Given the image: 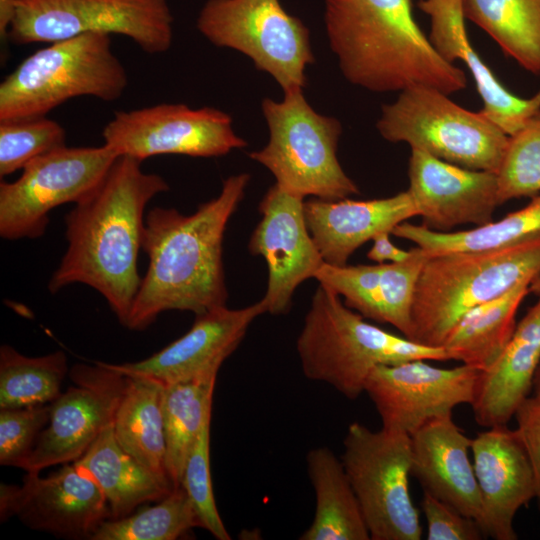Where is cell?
I'll return each instance as SVG.
<instances>
[{"label": "cell", "instance_id": "cell-1", "mask_svg": "<svg viewBox=\"0 0 540 540\" xmlns=\"http://www.w3.org/2000/svg\"><path fill=\"white\" fill-rule=\"evenodd\" d=\"M141 161L119 156L101 182L67 214V250L48 288L56 293L81 283L97 290L125 327L138 292V254L149 201L168 191Z\"/></svg>", "mask_w": 540, "mask_h": 540}, {"label": "cell", "instance_id": "cell-2", "mask_svg": "<svg viewBox=\"0 0 540 540\" xmlns=\"http://www.w3.org/2000/svg\"><path fill=\"white\" fill-rule=\"evenodd\" d=\"M250 175L228 177L219 195L184 215L155 207L145 216L142 249L148 267L125 327L144 330L166 311L203 314L226 306L223 238Z\"/></svg>", "mask_w": 540, "mask_h": 540}, {"label": "cell", "instance_id": "cell-3", "mask_svg": "<svg viewBox=\"0 0 540 540\" xmlns=\"http://www.w3.org/2000/svg\"><path fill=\"white\" fill-rule=\"evenodd\" d=\"M324 22L343 76L386 93L413 86L447 95L467 86L465 72L444 60L417 24L413 0H325Z\"/></svg>", "mask_w": 540, "mask_h": 540}, {"label": "cell", "instance_id": "cell-4", "mask_svg": "<svg viewBox=\"0 0 540 540\" xmlns=\"http://www.w3.org/2000/svg\"><path fill=\"white\" fill-rule=\"evenodd\" d=\"M296 348L306 378L326 383L350 400L364 392L369 374L379 365L415 359L448 361L443 347L422 345L366 322L321 284Z\"/></svg>", "mask_w": 540, "mask_h": 540}, {"label": "cell", "instance_id": "cell-5", "mask_svg": "<svg viewBox=\"0 0 540 540\" xmlns=\"http://www.w3.org/2000/svg\"><path fill=\"white\" fill-rule=\"evenodd\" d=\"M539 272L540 236L498 250L429 257L416 285L408 339L442 347L465 313L519 284H530Z\"/></svg>", "mask_w": 540, "mask_h": 540}, {"label": "cell", "instance_id": "cell-6", "mask_svg": "<svg viewBox=\"0 0 540 540\" xmlns=\"http://www.w3.org/2000/svg\"><path fill=\"white\" fill-rule=\"evenodd\" d=\"M128 84L111 37L86 33L56 41L25 58L0 84V121L46 116L79 96L111 102Z\"/></svg>", "mask_w": 540, "mask_h": 540}, {"label": "cell", "instance_id": "cell-7", "mask_svg": "<svg viewBox=\"0 0 540 540\" xmlns=\"http://www.w3.org/2000/svg\"><path fill=\"white\" fill-rule=\"evenodd\" d=\"M269 140L249 157L265 166L284 190L303 198L340 200L359 194L337 158L341 123L317 113L303 90L284 92L280 101L261 104Z\"/></svg>", "mask_w": 540, "mask_h": 540}, {"label": "cell", "instance_id": "cell-8", "mask_svg": "<svg viewBox=\"0 0 540 540\" xmlns=\"http://www.w3.org/2000/svg\"><path fill=\"white\" fill-rule=\"evenodd\" d=\"M376 127L389 142H405L443 161L494 173L509 140L481 110H467L427 86L399 92L393 103L382 106Z\"/></svg>", "mask_w": 540, "mask_h": 540}, {"label": "cell", "instance_id": "cell-9", "mask_svg": "<svg viewBox=\"0 0 540 540\" xmlns=\"http://www.w3.org/2000/svg\"><path fill=\"white\" fill-rule=\"evenodd\" d=\"M341 457L372 540H420L422 527L409 487L410 435L348 426Z\"/></svg>", "mask_w": 540, "mask_h": 540}, {"label": "cell", "instance_id": "cell-10", "mask_svg": "<svg viewBox=\"0 0 540 540\" xmlns=\"http://www.w3.org/2000/svg\"><path fill=\"white\" fill-rule=\"evenodd\" d=\"M196 26L213 45L250 58L283 92L305 87V69L314 62L310 32L279 0H208Z\"/></svg>", "mask_w": 540, "mask_h": 540}, {"label": "cell", "instance_id": "cell-11", "mask_svg": "<svg viewBox=\"0 0 540 540\" xmlns=\"http://www.w3.org/2000/svg\"><path fill=\"white\" fill-rule=\"evenodd\" d=\"M86 33L120 34L146 53H164L172 44L173 15L166 0H15L7 38L26 45Z\"/></svg>", "mask_w": 540, "mask_h": 540}, {"label": "cell", "instance_id": "cell-12", "mask_svg": "<svg viewBox=\"0 0 540 540\" xmlns=\"http://www.w3.org/2000/svg\"><path fill=\"white\" fill-rule=\"evenodd\" d=\"M119 155L101 147L62 146L30 161L14 182L0 183V235L6 240L44 235L52 209L77 203L105 177Z\"/></svg>", "mask_w": 540, "mask_h": 540}, {"label": "cell", "instance_id": "cell-13", "mask_svg": "<svg viewBox=\"0 0 540 540\" xmlns=\"http://www.w3.org/2000/svg\"><path fill=\"white\" fill-rule=\"evenodd\" d=\"M104 145L139 161L163 154L220 157L247 146L229 114L185 104H158L118 111L102 131Z\"/></svg>", "mask_w": 540, "mask_h": 540}, {"label": "cell", "instance_id": "cell-14", "mask_svg": "<svg viewBox=\"0 0 540 540\" xmlns=\"http://www.w3.org/2000/svg\"><path fill=\"white\" fill-rule=\"evenodd\" d=\"M73 383L50 404V419L40 433L23 470L42 469L79 459L113 423L126 376L105 362L76 364Z\"/></svg>", "mask_w": 540, "mask_h": 540}, {"label": "cell", "instance_id": "cell-15", "mask_svg": "<svg viewBox=\"0 0 540 540\" xmlns=\"http://www.w3.org/2000/svg\"><path fill=\"white\" fill-rule=\"evenodd\" d=\"M479 372L465 364L435 367L423 359L379 365L369 374L364 392L383 428L411 435L433 418L452 415L456 406L471 405Z\"/></svg>", "mask_w": 540, "mask_h": 540}, {"label": "cell", "instance_id": "cell-16", "mask_svg": "<svg viewBox=\"0 0 540 540\" xmlns=\"http://www.w3.org/2000/svg\"><path fill=\"white\" fill-rule=\"evenodd\" d=\"M11 517L58 537L90 539L111 515L98 485L73 462L47 477L26 472L21 485L1 483L0 519Z\"/></svg>", "mask_w": 540, "mask_h": 540}, {"label": "cell", "instance_id": "cell-17", "mask_svg": "<svg viewBox=\"0 0 540 540\" xmlns=\"http://www.w3.org/2000/svg\"><path fill=\"white\" fill-rule=\"evenodd\" d=\"M259 211L262 218L248 247L267 265V290L262 298L267 312L285 314L296 288L315 278L325 261L309 232L303 197L275 183L263 196Z\"/></svg>", "mask_w": 540, "mask_h": 540}, {"label": "cell", "instance_id": "cell-18", "mask_svg": "<svg viewBox=\"0 0 540 540\" xmlns=\"http://www.w3.org/2000/svg\"><path fill=\"white\" fill-rule=\"evenodd\" d=\"M408 192L425 227L450 232L463 224L493 221L500 205L497 174L464 168L411 149Z\"/></svg>", "mask_w": 540, "mask_h": 540}, {"label": "cell", "instance_id": "cell-19", "mask_svg": "<svg viewBox=\"0 0 540 540\" xmlns=\"http://www.w3.org/2000/svg\"><path fill=\"white\" fill-rule=\"evenodd\" d=\"M265 312L263 299L241 309H212L196 315L184 335L150 357L110 366L126 376L150 377L164 385L218 372L239 346L250 324Z\"/></svg>", "mask_w": 540, "mask_h": 540}, {"label": "cell", "instance_id": "cell-20", "mask_svg": "<svg viewBox=\"0 0 540 540\" xmlns=\"http://www.w3.org/2000/svg\"><path fill=\"white\" fill-rule=\"evenodd\" d=\"M473 468L480 491L485 536L516 540L517 512L536 496L530 460L519 433L507 425L472 438Z\"/></svg>", "mask_w": 540, "mask_h": 540}, {"label": "cell", "instance_id": "cell-21", "mask_svg": "<svg viewBox=\"0 0 540 540\" xmlns=\"http://www.w3.org/2000/svg\"><path fill=\"white\" fill-rule=\"evenodd\" d=\"M410 437L411 476L419 481L423 492L474 519L482 529L481 496L469 458L472 439L456 425L452 415L427 421Z\"/></svg>", "mask_w": 540, "mask_h": 540}, {"label": "cell", "instance_id": "cell-22", "mask_svg": "<svg viewBox=\"0 0 540 540\" xmlns=\"http://www.w3.org/2000/svg\"><path fill=\"white\" fill-rule=\"evenodd\" d=\"M309 232L326 264L344 266L365 242L382 232L391 233L400 223L419 216L409 192L371 199L304 202Z\"/></svg>", "mask_w": 540, "mask_h": 540}, {"label": "cell", "instance_id": "cell-23", "mask_svg": "<svg viewBox=\"0 0 540 540\" xmlns=\"http://www.w3.org/2000/svg\"><path fill=\"white\" fill-rule=\"evenodd\" d=\"M418 7L430 18L428 38L436 52L449 63H464L483 101L481 111L507 135L514 134L540 111V90L530 98L516 96L475 51L467 35L462 0H419Z\"/></svg>", "mask_w": 540, "mask_h": 540}, {"label": "cell", "instance_id": "cell-24", "mask_svg": "<svg viewBox=\"0 0 540 540\" xmlns=\"http://www.w3.org/2000/svg\"><path fill=\"white\" fill-rule=\"evenodd\" d=\"M540 364V296L516 324L497 361L480 371L471 404L482 427L507 425L520 404L531 395Z\"/></svg>", "mask_w": 540, "mask_h": 540}, {"label": "cell", "instance_id": "cell-25", "mask_svg": "<svg viewBox=\"0 0 540 540\" xmlns=\"http://www.w3.org/2000/svg\"><path fill=\"white\" fill-rule=\"evenodd\" d=\"M74 463L98 485L112 519L131 514L141 504L160 501L174 489L167 477L154 473L119 445L112 424Z\"/></svg>", "mask_w": 540, "mask_h": 540}, {"label": "cell", "instance_id": "cell-26", "mask_svg": "<svg viewBox=\"0 0 540 540\" xmlns=\"http://www.w3.org/2000/svg\"><path fill=\"white\" fill-rule=\"evenodd\" d=\"M307 472L315 493V513L301 540H369L358 499L339 459L328 447L311 449Z\"/></svg>", "mask_w": 540, "mask_h": 540}, {"label": "cell", "instance_id": "cell-27", "mask_svg": "<svg viewBox=\"0 0 540 540\" xmlns=\"http://www.w3.org/2000/svg\"><path fill=\"white\" fill-rule=\"evenodd\" d=\"M528 283L465 313L449 331L442 347L448 360L460 361L480 371L502 354L516 327V313L530 293Z\"/></svg>", "mask_w": 540, "mask_h": 540}, {"label": "cell", "instance_id": "cell-28", "mask_svg": "<svg viewBox=\"0 0 540 540\" xmlns=\"http://www.w3.org/2000/svg\"><path fill=\"white\" fill-rule=\"evenodd\" d=\"M163 389L164 384L153 378L126 376L112 426L117 442L129 455L154 473L168 478Z\"/></svg>", "mask_w": 540, "mask_h": 540}, {"label": "cell", "instance_id": "cell-29", "mask_svg": "<svg viewBox=\"0 0 540 540\" xmlns=\"http://www.w3.org/2000/svg\"><path fill=\"white\" fill-rule=\"evenodd\" d=\"M391 234L413 242L429 257L451 252L503 249L540 236V195L499 221L469 230L438 232L404 221Z\"/></svg>", "mask_w": 540, "mask_h": 540}, {"label": "cell", "instance_id": "cell-30", "mask_svg": "<svg viewBox=\"0 0 540 540\" xmlns=\"http://www.w3.org/2000/svg\"><path fill=\"white\" fill-rule=\"evenodd\" d=\"M218 372L164 385L162 411L166 443V473L174 488L181 486L184 468L197 437L212 417Z\"/></svg>", "mask_w": 540, "mask_h": 540}, {"label": "cell", "instance_id": "cell-31", "mask_svg": "<svg viewBox=\"0 0 540 540\" xmlns=\"http://www.w3.org/2000/svg\"><path fill=\"white\" fill-rule=\"evenodd\" d=\"M482 28L522 68L540 74V0H462Z\"/></svg>", "mask_w": 540, "mask_h": 540}, {"label": "cell", "instance_id": "cell-32", "mask_svg": "<svg viewBox=\"0 0 540 540\" xmlns=\"http://www.w3.org/2000/svg\"><path fill=\"white\" fill-rule=\"evenodd\" d=\"M69 374L63 351L28 357L10 345L0 348V409L51 404Z\"/></svg>", "mask_w": 540, "mask_h": 540}, {"label": "cell", "instance_id": "cell-33", "mask_svg": "<svg viewBox=\"0 0 540 540\" xmlns=\"http://www.w3.org/2000/svg\"><path fill=\"white\" fill-rule=\"evenodd\" d=\"M200 523L192 503L182 486L153 506L103 521L91 540H175Z\"/></svg>", "mask_w": 540, "mask_h": 540}, {"label": "cell", "instance_id": "cell-34", "mask_svg": "<svg viewBox=\"0 0 540 540\" xmlns=\"http://www.w3.org/2000/svg\"><path fill=\"white\" fill-rule=\"evenodd\" d=\"M428 258L417 246L411 249L410 256L401 262L380 264L371 320L391 324L404 337H409L415 289Z\"/></svg>", "mask_w": 540, "mask_h": 540}, {"label": "cell", "instance_id": "cell-35", "mask_svg": "<svg viewBox=\"0 0 540 540\" xmlns=\"http://www.w3.org/2000/svg\"><path fill=\"white\" fill-rule=\"evenodd\" d=\"M496 174L500 204L540 192V111L509 136Z\"/></svg>", "mask_w": 540, "mask_h": 540}, {"label": "cell", "instance_id": "cell-36", "mask_svg": "<svg viewBox=\"0 0 540 540\" xmlns=\"http://www.w3.org/2000/svg\"><path fill=\"white\" fill-rule=\"evenodd\" d=\"M65 139L62 125L46 116L0 121V177L65 146Z\"/></svg>", "mask_w": 540, "mask_h": 540}, {"label": "cell", "instance_id": "cell-37", "mask_svg": "<svg viewBox=\"0 0 540 540\" xmlns=\"http://www.w3.org/2000/svg\"><path fill=\"white\" fill-rule=\"evenodd\" d=\"M210 426L211 418L203 425L187 459L181 486L186 491L200 523L218 540H230L218 512L210 469Z\"/></svg>", "mask_w": 540, "mask_h": 540}, {"label": "cell", "instance_id": "cell-38", "mask_svg": "<svg viewBox=\"0 0 540 540\" xmlns=\"http://www.w3.org/2000/svg\"><path fill=\"white\" fill-rule=\"evenodd\" d=\"M50 419V404L0 409V464L23 468Z\"/></svg>", "mask_w": 540, "mask_h": 540}, {"label": "cell", "instance_id": "cell-39", "mask_svg": "<svg viewBox=\"0 0 540 540\" xmlns=\"http://www.w3.org/2000/svg\"><path fill=\"white\" fill-rule=\"evenodd\" d=\"M421 509L428 540H480L485 536L477 521L429 493L423 492Z\"/></svg>", "mask_w": 540, "mask_h": 540}, {"label": "cell", "instance_id": "cell-40", "mask_svg": "<svg viewBox=\"0 0 540 540\" xmlns=\"http://www.w3.org/2000/svg\"><path fill=\"white\" fill-rule=\"evenodd\" d=\"M516 430L527 451L532 467L536 496L540 508V399L530 395L518 407Z\"/></svg>", "mask_w": 540, "mask_h": 540}, {"label": "cell", "instance_id": "cell-41", "mask_svg": "<svg viewBox=\"0 0 540 540\" xmlns=\"http://www.w3.org/2000/svg\"><path fill=\"white\" fill-rule=\"evenodd\" d=\"M390 234L382 232L372 239L373 245L367 253L368 259L382 264L386 261L390 263L401 262L410 256L411 250L405 251L394 245L389 238Z\"/></svg>", "mask_w": 540, "mask_h": 540}, {"label": "cell", "instance_id": "cell-42", "mask_svg": "<svg viewBox=\"0 0 540 540\" xmlns=\"http://www.w3.org/2000/svg\"><path fill=\"white\" fill-rule=\"evenodd\" d=\"M15 15V0H0V35L8 37V31Z\"/></svg>", "mask_w": 540, "mask_h": 540}, {"label": "cell", "instance_id": "cell-43", "mask_svg": "<svg viewBox=\"0 0 540 540\" xmlns=\"http://www.w3.org/2000/svg\"><path fill=\"white\" fill-rule=\"evenodd\" d=\"M531 395L535 398L540 399V364L537 368L533 379L532 393Z\"/></svg>", "mask_w": 540, "mask_h": 540}, {"label": "cell", "instance_id": "cell-44", "mask_svg": "<svg viewBox=\"0 0 540 540\" xmlns=\"http://www.w3.org/2000/svg\"><path fill=\"white\" fill-rule=\"evenodd\" d=\"M530 292L540 296V272L537 276L531 281L529 285Z\"/></svg>", "mask_w": 540, "mask_h": 540}]
</instances>
